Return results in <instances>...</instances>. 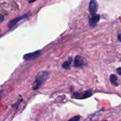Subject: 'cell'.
<instances>
[{
	"label": "cell",
	"instance_id": "cell-3",
	"mask_svg": "<svg viewBox=\"0 0 121 121\" xmlns=\"http://www.w3.org/2000/svg\"><path fill=\"white\" fill-rule=\"evenodd\" d=\"M99 4L96 0H90L88 4V10L90 13L91 15L96 14L98 10Z\"/></svg>",
	"mask_w": 121,
	"mask_h": 121
},
{
	"label": "cell",
	"instance_id": "cell-5",
	"mask_svg": "<svg viewBox=\"0 0 121 121\" xmlns=\"http://www.w3.org/2000/svg\"><path fill=\"white\" fill-rule=\"evenodd\" d=\"M100 16L98 14L91 15L88 18V22L91 27H95L97 24V23L99 22Z\"/></svg>",
	"mask_w": 121,
	"mask_h": 121
},
{
	"label": "cell",
	"instance_id": "cell-11",
	"mask_svg": "<svg viewBox=\"0 0 121 121\" xmlns=\"http://www.w3.org/2000/svg\"><path fill=\"white\" fill-rule=\"evenodd\" d=\"M4 16H3V14H0V24H1L3 21H4Z\"/></svg>",
	"mask_w": 121,
	"mask_h": 121
},
{
	"label": "cell",
	"instance_id": "cell-1",
	"mask_svg": "<svg viewBox=\"0 0 121 121\" xmlns=\"http://www.w3.org/2000/svg\"><path fill=\"white\" fill-rule=\"evenodd\" d=\"M49 77V73L46 71H42L37 74L35 81L33 82V89L37 90L46 81Z\"/></svg>",
	"mask_w": 121,
	"mask_h": 121
},
{
	"label": "cell",
	"instance_id": "cell-15",
	"mask_svg": "<svg viewBox=\"0 0 121 121\" xmlns=\"http://www.w3.org/2000/svg\"></svg>",
	"mask_w": 121,
	"mask_h": 121
},
{
	"label": "cell",
	"instance_id": "cell-14",
	"mask_svg": "<svg viewBox=\"0 0 121 121\" xmlns=\"http://www.w3.org/2000/svg\"><path fill=\"white\" fill-rule=\"evenodd\" d=\"M35 1H36V0H28V1H29V3H33V2H35Z\"/></svg>",
	"mask_w": 121,
	"mask_h": 121
},
{
	"label": "cell",
	"instance_id": "cell-12",
	"mask_svg": "<svg viewBox=\"0 0 121 121\" xmlns=\"http://www.w3.org/2000/svg\"><path fill=\"white\" fill-rule=\"evenodd\" d=\"M116 73H117L119 75L121 76V67H119V68L116 69Z\"/></svg>",
	"mask_w": 121,
	"mask_h": 121
},
{
	"label": "cell",
	"instance_id": "cell-7",
	"mask_svg": "<svg viewBox=\"0 0 121 121\" xmlns=\"http://www.w3.org/2000/svg\"><path fill=\"white\" fill-rule=\"evenodd\" d=\"M72 62V58H69L67 61H65L62 64V68L65 69H69L70 68V65Z\"/></svg>",
	"mask_w": 121,
	"mask_h": 121
},
{
	"label": "cell",
	"instance_id": "cell-13",
	"mask_svg": "<svg viewBox=\"0 0 121 121\" xmlns=\"http://www.w3.org/2000/svg\"><path fill=\"white\" fill-rule=\"evenodd\" d=\"M117 38H118V40H119L120 42H121V33H119L118 35V36H117Z\"/></svg>",
	"mask_w": 121,
	"mask_h": 121
},
{
	"label": "cell",
	"instance_id": "cell-6",
	"mask_svg": "<svg viewBox=\"0 0 121 121\" xmlns=\"http://www.w3.org/2000/svg\"><path fill=\"white\" fill-rule=\"evenodd\" d=\"M26 16H27V14L23 15V16L17 17V18L11 20L10 22H9V24H8V27H9V29H11V28H13L14 26H16L18 22L22 21V20H23L24 18H25V17H26Z\"/></svg>",
	"mask_w": 121,
	"mask_h": 121
},
{
	"label": "cell",
	"instance_id": "cell-10",
	"mask_svg": "<svg viewBox=\"0 0 121 121\" xmlns=\"http://www.w3.org/2000/svg\"><path fill=\"white\" fill-rule=\"evenodd\" d=\"M80 118H81V117H80V116H76L72 117V118L70 119L68 121H80Z\"/></svg>",
	"mask_w": 121,
	"mask_h": 121
},
{
	"label": "cell",
	"instance_id": "cell-9",
	"mask_svg": "<svg viewBox=\"0 0 121 121\" xmlns=\"http://www.w3.org/2000/svg\"><path fill=\"white\" fill-rule=\"evenodd\" d=\"M91 95H92V93H91V91L90 90L86 91H85V92L82 94V99L90 97V96H91Z\"/></svg>",
	"mask_w": 121,
	"mask_h": 121
},
{
	"label": "cell",
	"instance_id": "cell-8",
	"mask_svg": "<svg viewBox=\"0 0 121 121\" xmlns=\"http://www.w3.org/2000/svg\"><path fill=\"white\" fill-rule=\"evenodd\" d=\"M117 77L116 76V75H114V74H112V75H110V81L113 85H114V86H117Z\"/></svg>",
	"mask_w": 121,
	"mask_h": 121
},
{
	"label": "cell",
	"instance_id": "cell-2",
	"mask_svg": "<svg viewBox=\"0 0 121 121\" xmlns=\"http://www.w3.org/2000/svg\"><path fill=\"white\" fill-rule=\"evenodd\" d=\"M87 64L86 59L80 55H77L74 59V67L75 68H82Z\"/></svg>",
	"mask_w": 121,
	"mask_h": 121
},
{
	"label": "cell",
	"instance_id": "cell-4",
	"mask_svg": "<svg viewBox=\"0 0 121 121\" xmlns=\"http://www.w3.org/2000/svg\"><path fill=\"white\" fill-rule=\"evenodd\" d=\"M40 51H36L35 52H31V53H27L25 54L23 56V59L25 60H34V59H36L37 58L40 56Z\"/></svg>",
	"mask_w": 121,
	"mask_h": 121
}]
</instances>
